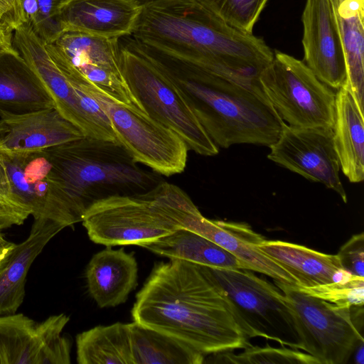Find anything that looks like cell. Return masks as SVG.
Instances as JSON below:
<instances>
[{"label": "cell", "mask_w": 364, "mask_h": 364, "mask_svg": "<svg viewBox=\"0 0 364 364\" xmlns=\"http://www.w3.org/2000/svg\"><path fill=\"white\" fill-rule=\"evenodd\" d=\"M129 36L183 63L252 88L261 87L259 75L274 57L262 38L231 26L203 0H154L143 4Z\"/></svg>", "instance_id": "1"}, {"label": "cell", "mask_w": 364, "mask_h": 364, "mask_svg": "<svg viewBox=\"0 0 364 364\" xmlns=\"http://www.w3.org/2000/svg\"><path fill=\"white\" fill-rule=\"evenodd\" d=\"M131 314L133 321L205 356L251 345L208 268L188 261L156 264L136 295Z\"/></svg>", "instance_id": "2"}, {"label": "cell", "mask_w": 364, "mask_h": 364, "mask_svg": "<svg viewBox=\"0 0 364 364\" xmlns=\"http://www.w3.org/2000/svg\"><path fill=\"white\" fill-rule=\"evenodd\" d=\"M46 151L51 166L46 218L65 228L81 222L100 199L143 193L161 181L117 140L84 136Z\"/></svg>", "instance_id": "3"}, {"label": "cell", "mask_w": 364, "mask_h": 364, "mask_svg": "<svg viewBox=\"0 0 364 364\" xmlns=\"http://www.w3.org/2000/svg\"><path fill=\"white\" fill-rule=\"evenodd\" d=\"M155 63L181 87L218 148L241 144L269 146L279 138L284 122L262 87L244 86L162 53L156 55Z\"/></svg>", "instance_id": "4"}, {"label": "cell", "mask_w": 364, "mask_h": 364, "mask_svg": "<svg viewBox=\"0 0 364 364\" xmlns=\"http://www.w3.org/2000/svg\"><path fill=\"white\" fill-rule=\"evenodd\" d=\"M13 47L36 72L55 109L84 134L116 140L101 102L107 95L76 68L55 44L43 41L25 23L14 31Z\"/></svg>", "instance_id": "5"}, {"label": "cell", "mask_w": 364, "mask_h": 364, "mask_svg": "<svg viewBox=\"0 0 364 364\" xmlns=\"http://www.w3.org/2000/svg\"><path fill=\"white\" fill-rule=\"evenodd\" d=\"M185 193L161 181L143 193L114 195L94 202L81 222L95 243L141 247L181 228L175 210Z\"/></svg>", "instance_id": "6"}, {"label": "cell", "mask_w": 364, "mask_h": 364, "mask_svg": "<svg viewBox=\"0 0 364 364\" xmlns=\"http://www.w3.org/2000/svg\"><path fill=\"white\" fill-rule=\"evenodd\" d=\"M119 56L124 78L146 113L177 133L189 150L205 156L217 155L219 148L199 122L179 85L129 36L119 39Z\"/></svg>", "instance_id": "7"}, {"label": "cell", "mask_w": 364, "mask_h": 364, "mask_svg": "<svg viewBox=\"0 0 364 364\" xmlns=\"http://www.w3.org/2000/svg\"><path fill=\"white\" fill-rule=\"evenodd\" d=\"M208 268L247 338L261 337L299 350V338L291 310L277 287L249 269Z\"/></svg>", "instance_id": "8"}, {"label": "cell", "mask_w": 364, "mask_h": 364, "mask_svg": "<svg viewBox=\"0 0 364 364\" xmlns=\"http://www.w3.org/2000/svg\"><path fill=\"white\" fill-rule=\"evenodd\" d=\"M259 81L272 107L288 125L333 129L336 93L304 61L276 50Z\"/></svg>", "instance_id": "9"}, {"label": "cell", "mask_w": 364, "mask_h": 364, "mask_svg": "<svg viewBox=\"0 0 364 364\" xmlns=\"http://www.w3.org/2000/svg\"><path fill=\"white\" fill-rule=\"evenodd\" d=\"M291 310L299 338V350L319 364H346L364 339L354 326L350 307L338 306L274 281Z\"/></svg>", "instance_id": "10"}, {"label": "cell", "mask_w": 364, "mask_h": 364, "mask_svg": "<svg viewBox=\"0 0 364 364\" xmlns=\"http://www.w3.org/2000/svg\"><path fill=\"white\" fill-rule=\"evenodd\" d=\"M101 102L116 140L136 163L165 176L185 170L189 149L173 129L134 106L107 97Z\"/></svg>", "instance_id": "11"}, {"label": "cell", "mask_w": 364, "mask_h": 364, "mask_svg": "<svg viewBox=\"0 0 364 364\" xmlns=\"http://www.w3.org/2000/svg\"><path fill=\"white\" fill-rule=\"evenodd\" d=\"M267 158L306 179L323 183L347 202L331 128L295 127L284 123Z\"/></svg>", "instance_id": "12"}, {"label": "cell", "mask_w": 364, "mask_h": 364, "mask_svg": "<svg viewBox=\"0 0 364 364\" xmlns=\"http://www.w3.org/2000/svg\"><path fill=\"white\" fill-rule=\"evenodd\" d=\"M119 39L68 31L63 32L53 43L113 101L144 111L123 75Z\"/></svg>", "instance_id": "13"}, {"label": "cell", "mask_w": 364, "mask_h": 364, "mask_svg": "<svg viewBox=\"0 0 364 364\" xmlns=\"http://www.w3.org/2000/svg\"><path fill=\"white\" fill-rule=\"evenodd\" d=\"M338 2L306 0L302 14L304 63L320 81L336 90L346 81Z\"/></svg>", "instance_id": "14"}, {"label": "cell", "mask_w": 364, "mask_h": 364, "mask_svg": "<svg viewBox=\"0 0 364 364\" xmlns=\"http://www.w3.org/2000/svg\"><path fill=\"white\" fill-rule=\"evenodd\" d=\"M181 228L197 232L235 256L246 269L262 273L276 282L298 287L296 279L258 248L264 238L244 223L209 220L196 205L179 219Z\"/></svg>", "instance_id": "15"}, {"label": "cell", "mask_w": 364, "mask_h": 364, "mask_svg": "<svg viewBox=\"0 0 364 364\" xmlns=\"http://www.w3.org/2000/svg\"><path fill=\"white\" fill-rule=\"evenodd\" d=\"M55 108L43 82L14 48L0 50V117L6 119Z\"/></svg>", "instance_id": "16"}, {"label": "cell", "mask_w": 364, "mask_h": 364, "mask_svg": "<svg viewBox=\"0 0 364 364\" xmlns=\"http://www.w3.org/2000/svg\"><path fill=\"white\" fill-rule=\"evenodd\" d=\"M141 7L134 0H67L60 18L64 32L121 38L132 35Z\"/></svg>", "instance_id": "17"}, {"label": "cell", "mask_w": 364, "mask_h": 364, "mask_svg": "<svg viewBox=\"0 0 364 364\" xmlns=\"http://www.w3.org/2000/svg\"><path fill=\"white\" fill-rule=\"evenodd\" d=\"M65 227L52 220H34L29 236L0 262V316L15 314L23 301L26 275L47 243Z\"/></svg>", "instance_id": "18"}, {"label": "cell", "mask_w": 364, "mask_h": 364, "mask_svg": "<svg viewBox=\"0 0 364 364\" xmlns=\"http://www.w3.org/2000/svg\"><path fill=\"white\" fill-rule=\"evenodd\" d=\"M11 192L18 205L34 220L45 218L51 185L46 149L7 152L0 150Z\"/></svg>", "instance_id": "19"}, {"label": "cell", "mask_w": 364, "mask_h": 364, "mask_svg": "<svg viewBox=\"0 0 364 364\" xmlns=\"http://www.w3.org/2000/svg\"><path fill=\"white\" fill-rule=\"evenodd\" d=\"M138 265L132 253L110 247L96 253L85 269L90 296L100 308L124 303L137 283Z\"/></svg>", "instance_id": "20"}, {"label": "cell", "mask_w": 364, "mask_h": 364, "mask_svg": "<svg viewBox=\"0 0 364 364\" xmlns=\"http://www.w3.org/2000/svg\"><path fill=\"white\" fill-rule=\"evenodd\" d=\"M257 247L291 274L298 287H315L355 277L343 269L337 255L280 240L264 239Z\"/></svg>", "instance_id": "21"}, {"label": "cell", "mask_w": 364, "mask_h": 364, "mask_svg": "<svg viewBox=\"0 0 364 364\" xmlns=\"http://www.w3.org/2000/svg\"><path fill=\"white\" fill-rule=\"evenodd\" d=\"M1 120L7 127L0 142L3 151L43 150L84 136L55 108Z\"/></svg>", "instance_id": "22"}, {"label": "cell", "mask_w": 364, "mask_h": 364, "mask_svg": "<svg viewBox=\"0 0 364 364\" xmlns=\"http://www.w3.org/2000/svg\"><path fill=\"white\" fill-rule=\"evenodd\" d=\"M336 93L333 144L340 168L351 183L364 179L363 112L344 84Z\"/></svg>", "instance_id": "23"}, {"label": "cell", "mask_w": 364, "mask_h": 364, "mask_svg": "<svg viewBox=\"0 0 364 364\" xmlns=\"http://www.w3.org/2000/svg\"><path fill=\"white\" fill-rule=\"evenodd\" d=\"M141 247L169 259H182L211 268L245 269L240 261L228 250L186 228H180Z\"/></svg>", "instance_id": "24"}, {"label": "cell", "mask_w": 364, "mask_h": 364, "mask_svg": "<svg viewBox=\"0 0 364 364\" xmlns=\"http://www.w3.org/2000/svg\"><path fill=\"white\" fill-rule=\"evenodd\" d=\"M364 0H338V16L346 67L345 85L363 112Z\"/></svg>", "instance_id": "25"}, {"label": "cell", "mask_w": 364, "mask_h": 364, "mask_svg": "<svg viewBox=\"0 0 364 364\" xmlns=\"http://www.w3.org/2000/svg\"><path fill=\"white\" fill-rule=\"evenodd\" d=\"M79 364H134L129 323L97 326L76 336Z\"/></svg>", "instance_id": "26"}, {"label": "cell", "mask_w": 364, "mask_h": 364, "mask_svg": "<svg viewBox=\"0 0 364 364\" xmlns=\"http://www.w3.org/2000/svg\"><path fill=\"white\" fill-rule=\"evenodd\" d=\"M134 364H202L205 356L170 336L129 323Z\"/></svg>", "instance_id": "27"}, {"label": "cell", "mask_w": 364, "mask_h": 364, "mask_svg": "<svg viewBox=\"0 0 364 364\" xmlns=\"http://www.w3.org/2000/svg\"><path fill=\"white\" fill-rule=\"evenodd\" d=\"M37 325L22 314L0 316V364H36Z\"/></svg>", "instance_id": "28"}, {"label": "cell", "mask_w": 364, "mask_h": 364, "mask_svg": "<svg viewBox=\"0 0 364 364\" xmlns=\"http://www.w3.org/2000/svg\"><path fill=\"white\" fill-rule=\"evenodd\" d=\"M245 350L236 355L231 351L211 354L205 363H301L319 364L312 355L289 347H271L267 345L264 347L250 345L244 348Z\"/></svg>", "instance_id": "29"}, {"label": "cell", "mask_w": 364, "mask_h": 364, "mask_svg": "<svg viewBox=\"0 0 364 364\" xmlns=\"http://www.w3.org/2000/svg\"><path fill=\"white\" fill-rule=\"evenodd\" d=\"M70 318L65 314L53 315L37 325L38 352L36 364L70 363V341L61 336Z\"/></svg>", "instance_id": "30"}, {"label": "cell", "mask_w": 364, "mask_h": 364, "mask_svg": "<svg viewBox=\"0 0 364 364\" xmlns=\"http://www.w3.org/2000/svg\"><path fill=\"white\" fill-rule=\"evenodd\" d=\"M231 26L247 33L252 28L268 0H203Z\"/></svg>", "instance_id": "31"}, {"label": "cell", "mask_w": 364, "mask_h": 364, "mask_svg": "<svg viewBox=\"0 0 364 364\" xmlns=\"http://www.w3.org/2000/svg\"><path fill=\"white\" fill-rule=\"evenodd\" d=\"M298 288L304 293L338 306L350 307L364 303V277H353L346 281L315 287Z\"/></svg>", "instance_id": "32"}, {"label": "cell", "mask_w": 364, "mask_h": 364, "mask_svg": "<svg viewBox=\"0 0 364 364\" xmlns=\"http://www.w3.org/2000/svg\"><path fill=\"white\" fill-rule=\"evenodd\" d=\"M66 1L35 0V13L28 23L46 43H54L64 32L60 13Z\"/></svg>", "instance_id": "33"}, {"label": "cell", "mask_w": 364, "mask_h": 364, "mask_svg": "<svg viewBox=\"0 0 364 364\" xmlns=\"http://www.w3.org/2000/svg\"><path fill=\"white\" fill-rule=\"evenodd\" d=\"M337 256L343 269L350 274L364 277V235H353L340 248Z\"/></svg>", "instance_id": "34"}, {"label": "cell", "mask_w": 364, "mask_h": 364, "mask_svg": "<svg viewBox=\"0 0 364 364\" xmlns=\"http://www.w3.org/2000/svg\"><path fill=\"white\" fill-rule=\"evenodd\" d=\"M35 10V0H0V21L14 31L29 23Z\"/></svg>", "instance_id": "35"}, {"label": "cell", "mask_w": 364, "mask_h": 364, "mask_svg": "<svg viewBox=\"0 0 364 364\" xmlns=\"http://www.w3.org/2000/svg\"><path fill=\"white\" fill-rule=\"evenodd\" d=\"M28 215V211L0 196V225L4 229L23 224Z\"/></svg>", "instance_id": "36"}, {"label": "cell", "mask_w": 364, "mask_h": 364, "mask_svg": "<svg viewBox=\"0 0 364 364\" xmlns=\"http://www.w3.org/2000/svg\"><path fill=\"white\" fill-rule=\"evenodd\" d=\"M0 196L18 205L14 198L6 172L0 156ZM19 206V205H18ZM20 207V206H19Z\"/></svg>", "instance_id": "37"}, {"label": "cell", "mask_w": 364, "mask_h": 364, "mask_svg": "<svg viewBox=\"0 0 364 364\" xmlns=\"http://www.w3.org/2000/svg\"><path fill=\"white\" fill-rule=\"evenodd\" d=\"M14 31L0 21V50L12 48V38Z\"/></svg>", "instance_id": "38"}, {"label": "cell", "mask_w": 364, "mask_h": 364, "mask_svg": "<svg viewBox=\"0 0 364 364\" xmlns=\"http://www.w3.org/2000/svg\"><path fill=\"white\" fill-rule=\"evenodd\" d=\"M364 339L360 340L356 345L353 355L356 364L364 363Z\"/></svg>", "instance_id": "39"}, {"label": "cell", "mask_w": 364, "mask_h": 364, "mask_svg": "<svg viewBox=\"0 0 364 364\" xmlns=\"http://www.w3.org/2000/svg\"><path fill=\"white\" fill-rule=\"evenodd\" d=\"M15 244L9 241L0 243V262L6 255L11 250Z\"/></svg>", "instance_id": "40"}, {"label": "cell", "mask_w": 364, "mask_h": 364, "mask_svg": "<svg viewBox=\"0 0 364 364\" xmlns=\"http://www.w3.org/2000/svg\"><path fill=\"white\" fill-rule=\"evenodd\" d=\"M7 132V127L4 122L1 119L0 120V142L4 138Z\"/></svg>", "instance_id": "41"}, {"label": "cell", "mask_w": 364, "mask_h": 364, "mask_svg": "<svg viewBox=\"0 0 364 364\" xmlns=\"http://www.w3.org/2000/svg\"><path fill=\"white\" fill-rule=\"evenodd\" d=\"M4 229V227L0 225V243H2V242H6V240L4 239L2 233H1V230Z\"/></svg>", "instance_id": "42"}, {"label": "cell", "mask_w": 364, "mask_h": 364, "mask_svg": "<svg viewBox=\"0 0 364 364\" xmlns=\"http://www.w3.org/2000/svg\"><path fill=\"white\" fill-rule=\"evenodd\" d=\"M136 2H138L139 4L143 5V4H145L149 1H154V0H134Z\"/></svg>", "instance_id": "43"}]
</instances>
